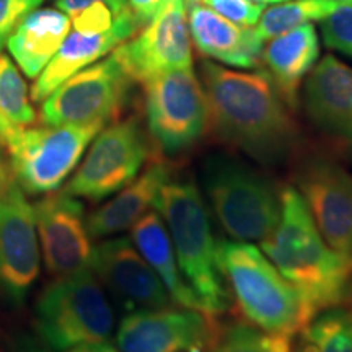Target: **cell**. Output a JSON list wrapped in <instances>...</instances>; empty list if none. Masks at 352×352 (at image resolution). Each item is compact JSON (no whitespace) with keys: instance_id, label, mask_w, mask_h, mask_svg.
<instances>
[{"instance_id":"6da1fadb","label":"cell","mask_w":352,"mask_h":352,"mask_svg":"<svg viewBox=\"0 0 352 352\" xmlns=\"http://www.w3.org/2000/svg\"><path fill=\"white\" fill-rule=\"evenodd\" d=\"M201 77L209 124L222 142L264 165L287 160L297 145V126L266 70L236 72L204 63Z\"/></svg>"},{"instance_id":"7a4b0ae2","label":"cell","mask_w":352,"mask_h":352,"mask_svg":"<svg viewBox=\"0 0 352 352\" xmlns=\"http://www.w3.org/2000/svg\"><path fill=\"white\" fill-rule=\"evenodd\" d=\"M261 250L302 297L311 316L347 297L352 259L324 241L297 188L280 192V217Z\"/></svg>"},{"instance_id":"3957f363","label":"cell","mask_w":352,"mask_h":352,"mask_svg":"<svg viewBox=\"0 0 352 352\" xmlns=\"http://www.w3.org/2000/svg\"><path fill=\"white\" fill-rule=\"evenodd\" d=\"M215 261L241 314L256 328L294 338L315 318L294 285L258 246L220 240L215 243Z\"/></svg>"},{"instance_id":"277c9868","label":"cell","mask_w":352,"mask_h":352,"mask_svg":"<svg viewBox=\"0 0 352 352\" xmlns=\"http://www.w3.org/2000/svg\"><path fill=\"white\" fill-rule=\"evenodd\" d=\"M155 210L170 233L186 284L201 298L208 314H223L230 307V294L215 261L208 208L195 183L170 179L158 195Z\"/></svg>"},{"instance_id":"5b68a950","label":"cell","mask_w":352,"mask_h":352,"mask_svg":"<svg viewBox=\"0 0 352 352\" xmlns=\"http://www.w3.org/2000/svg\"><path fill=\"white\" fill-rule=\"evenodd\" d=\"M202 184L214 214L236 241L266 240L280 217V195L270 178L245 162L214 153L202 165Z\"/></svg>"},{"instance_id":"8992f818","label":"cell","mask_w":352,"mask_h":352,"mask_svg":"<svg viewBox=\"0 0 352 352\" xmlns=\"http://www.w3.org/2000/svg\"><path fill=\"white\" fill-rule=\"evenodd\" d=\"M113 327V308L90 267L57 277L34 305V328L54 351L107 341Z\"/></svg>"},{"instance_id":"52a82bcc","label":"cell","mask_w":352,"mask_h":352,"mask_svg":"<svg viewBox=\"0 0 352 352\" xmlns=\"http://www.w3.org/2000/svg\"><path fill=\"white\" fill-rule=\"evenodd\" d=\"M103 122L21 129L7 144L10 168L30 195H46L63 186Z\"/></svg>"},{"instance_id":"ba28073f","label":"cell","mask_w":352,"mask_h":352,"mask_svg":"<svg viewBox=\"0 0 352 352\" xmlns=\"http://www.w3.org/2000/svg\"><path fill=\"white\" fill-rule=\"evenodd\" d=\"M145 90L148 131L162 152L178 155L204 135L209 107L192 67L162 74L145 83Z\"/></svg>"},{"instance_id":"9c48e42d","label":"cell","mask_w":352,"mask_h":352,"mask_svg":"<svg viewBox=\"0 0 352 352\" xmlns=\"http://www.w3.org/2000/svg\"><path fill=\"white\" fill-rule=\"evenodd\" d=\"M132 78L116 56L78 70L43 100L41 120L46 126L107 122L121 111Z\"/></svg>"},{"instance_id":"30bf717a","label":"cell","mask_w":352,"mask_h":352,"mask_svg":"<svg viewBox=\"0 0 352 352\" xmlns=\"http://www.w3.org/2000/svg\"><path fill=\"white\" fill-rule=\"evenodd\" d=\"M147 157L148 144L138 122H116L98 132L64 191L96 202L107 199L138 178Z\"/></svg>"},{"instance_id":"8fae6325","label":"cell","mask_w":352,"mask_h":352,"mask_svg":"<svg viewBox=\"0 0 352 352\" xmlns=\"http://www.w3.org/2000/svg\"><path fill=\"white\" fill-rule=\"evenodd\" d=\"M39 274V245L33 206L10 176L0 184V287L21 305Z\"/></svg>"},{"instance_id":"7c38bea8","label":"cell","mask_w":352,"mask_h":352,"mask_svg":"<svg viewBox=\"0 0 352 352\" xmlns=\"http://www.w3.org/2000/svg\"><path fill=\"white\" fill-rule=\"evenodd\" d=\"M220 336L212 315L192 308L131 311L118 329L121 352H206Z\"/></svg>"},{"instance_id":"4fadbf2b","label":"cell","mask_w":352,"mask_h":352,"mask_svg":"<svg viewBox=\"0 0 352 352\" xmlns=\"http://www.w3.org/2000/svg\"><path fill=\"white\" fill-rule=\"evenodd\" d=\"M132 80L147 83L170 70L192 67L191 39L183 0L168 6L129 43L113 52Z\"/></svg>"},{"instance_id":"5bb4252c","label":"cell","mask_w":352,"mask_h":352,"mask_svg":"<svg viewBox=\"0 0 352 352\" xmlns=\"http://www.w3.org/2000/svg\"><path fill=\"white\" fill-rule=\"evenodd\" d=\"M90 270L127 311L170 307L168 290L132 240H104L91 250Z\"/></svg>"},{"instance_id":"9a60e30c","label":"cell","mask_w":352,"mask_h":352,"mask_svg":"<svg viewBox=\"0 0 352 352\" xmlns=\"http://www.w3.org/2000/svg\"><path fill=\"white\" fill-rule=\"evenodd\" d=\"M298 192L324 241L352 259V175L340 164L315 158L298 175Z\"/></svg>"},{"instance_id":"2e32d148","label":"cell","mask_w":352,"mask_h":352,"mask_svg":"<svg viewBox=\"0 0 352 352\" xmlns=\"http://www.w3.org/2000/svg\"><path fill=\"white\" fill-rule=\"evenodd\" d=\"M46 267L57 277L90 267L91 246L83 204L60 191L33 206Z\"/></svg>"},{"instance_id":"e0dca14e","label":"cell","mask_w":352,"mask_h":352,"mask_svg":"<svg viewBox=\"0 0 352 352\" xmlns=\"http://www.w3.org/2000/svg\"><path fill=\"white\" fill-rule=\"evenodd\" d=\"M303 100L314 124L352 151V69L327 56L311 69Z\"/></svg>"},{"instance_id":"ac0fdd59","label":"cell","mask_w":352,"mask_h":352,"mask_svg":"<svg viewBox=\"0 0 352 352\" xmlns=\"http://www.w3.org/2000/svg\"><path fill=\"white\" fill-rule=\"evenodd\" d=\"M138 28L139 23L135 15L129 13L114 21L111 28L104 33L83 34L74 30V33L67 34L52 59L39 74L36 82L33 83L32 98L34 101L46 100L60 83L78 70L95 64L100 57L108 54L122 41L131 38L138 32Z\"/></svg>"},{"instance_id":"d6986e66","label":"cell","mask_w":352,"mask_h":352,"mask_svg":"<svg viewBox=\"0 0 352 352\" xmlns=\"http://www.w3.org/2000/svg\"><path fill=\"white\" fill-rule=\"evenodd\" d=\"M189 33L204 56L241 69L259 67L263 41L253 26H239L204 3L188 6Z\"/></svg>"},{"instance_id":"ffe728a7","label":"cell","mask_w":352,"mask_h":352,"mask_svg":"<svg viewBox=\"0 0 352 352\" xmlns=\"http://www.w3.org/2000/svg\"><path fill=\"white\" fill-rule=\"evenodd\" d=\"M171 179V170L162 162L152 164L120 191L114 199L87 219L91 239H101L132 228L145 214L155 209L158 195Z\"/></svg>"},{"instance_id":"44dd1931","label":"cell","mask_w":352,"mask_h":352,"mask_svg":"<svg viewBox=\"0 0 352 352\" xmlns=\"http://www.w3.org/2000/svg\"><path fill=\"white\" fill-rule=\"evenodd\" d=\"M318 54V36L311 23L300 25L279 34L267 44L266 50H263L266 72L276 83L289 108H297L298 88L303 77L315 67Z\"/></svg>"},{"instance_id":"7402d4cb","label":"cell","mask_w":352,"mask_h":352,"mask_svg":"<svg viewBox=\"0 0 352 352\" xmlns=\"http://www.w3.org/2000/svg\"><path fill=\"white\" fill-rule=\"evenodd\" d=\"M131 240L145 261L151 264L152 270L160 277L165 289L168 290L171 300H175L176 305L206 311L204 303L192 292L179 271L170 233L166 230L164 219L157 210L147 212L132 227Z\"/></svg>"},{"instance_id":"603a6c76","label":"cell","mask_w":352,"mask_h":352,"mask_svg":"<svg viewBox=\"0 0 352 352\" xmlns=\"http://www.w3.org/2000/svg\"><path fill=\"white\" fill-rule=\"evenodd\" d=\"M70 32V19L63 10H33L16 26L7 46L30 78L38 77Z\"/></svg>"},{"instance_id":"cb8c5ba5","label":"cell","mask_w":352,"mask_h":352,"mask_svg":"<svg viewBox=\"0 0 352 352\" xmlns=\"http://www.w3.org/2000/svg\"><path fill=\"white\" fill-rule=\"evenodd\" d=\"M34 118L25 80L16 65L0 52V145L7 147L13 135L32 124Z\"/></svg>"},{"instance_id":"d4e9b609","label":"cell","mask_w":352,"mask_h":352,"mask_svg":"<svg viewBox=\"0 0 352 352\" xmlns=\"http://www.w3.org/2000/svg\"><path fill=\"white\" fill-rule=\"evenodd\" d=\"M338 6V0H292L280 2L263 12L259 23L254 25V33L261 41H267L284 34L297 26L321 21Z\"/></svg>"},{"instance_id":"484cf974","label":"cell","mask_w":352,"mask_h":352,"mask_svg":"<svg viewBox=\"0 0 352 352\" xmlns=\"http://www.w3.org/2000/svg\"><path fill=\"white\" fill-rule=\"evenodd\" d=\"M294 352H352V315L340 308L320 311L300 331Z\"/></svg>"},{"instance_id":"4316f807","label":"cell","mask_w":352,"mask_h":352,"mask_svg":"<svg viewBox=\"0 0 352 352\" xmlns=\"http://www.w3.org/2000/svg\"><path fill=\"white\" fill-rule=\"evenodd\" d=\"M209 352H294L292 336L235 324L220 333Z\"/></svg>"},{"instance_id":"83f0119b","label":"cell","mask_w":352,"mask_h":352,"mask_svg":"<svg viewBox=\"0 0 352 352\" xmlns=\"http://www.w3.org/2000/svg\"><path fill=\"white\" fill-rule=\"evenodd\" d=\"M324 44L352 57V0H338V6L321 20Z\"/></svg>"},{"instance_id":"f1b7e54d","label":"cell","mask_w":352,"mask_h":352,"mask_svg":"<svg viewBox=\"0 0 352 352\" xmlns=\"http://www.w3.org/2000/svg\"><path fill=\"white\" fill-rule=\"evenodd\" d=\"M202 3L240 26H254L264 12V3L252 0H202Z\"/></svg>"},{"instance_id":"f546056e","label":"cell","mask_w":352,"mask_h":352,"mask_svg":"<svg viewBox=\"0 0 352 352\" xmlns=\"http://www.w3.org/2000/svg\"><path fill=\"white\" fill-rule=\"evenodd\" d=\"M114 21V13L104 2H94L72 16L74 30L83 34H100L108 32Z\"/></svg>"},{"instance_id":"4dcf8cb0","label":"cell","mask_w":352,"mask_h":352,"mask_svg":"<svg viewBox=\"0 0 352 352\" xmlns=\"http://www.w3.org/2000/svg\"><path fill=\"white\" fill-rule=\"evenodd\" d=\"M43 0H0V52L26 15Z\"/></svg>"},{"instance_id":"1f68e13d","label":"cell","mask_w":352,"mask_h":352,"mask_svg":"<svg viewBox=\"0 0 352 352\" xmlns=\"http://www.w3.org/2000/svg\"><path fill=\"white\" fill-rule=\"evenodd\" d=\"M94 2H104L107 6L111 8L114 13V19H121V16L129 15L132 13L129 3L127 0H57V7L60 8L64 13H67L69 16H74L83 8L90 6Z\"/></svg>"},{"instance_id":"d6a6232c","label":"cell","mask_w":352,"mask_h":352,"mask_svg":"<svg viewBox=\"0 0 352 352\" xmlns=\"http://www.w3.org/2000/svg\"><path fill=\"white\" fill-rule=\"evenodd\" d=\"M170 0H127L132 13L135 15L139 26H147L164 8Z\"/></svg>"},{"instance_id":"836d02e7","label":"cell","mask_w":352,"mask_h":352,"mask_svg":"<svg viewBox=\"0 0 352 352\" xmlns=\"http://www.w3.org/2000/svg\"><path fill=\"white\" fill-rule=\"evenodd\" d=\"M8 352H51L46 347L39 346L38 342H34L32 338H20L10 346Z\"/></svg>"},{"instance_id":"e575fe53","label":"cell","mask_w":352,"mask_h":352,"mask_svg":"<svg viewBox=\"0 0 352 352\" xmlns=\"http://www.w3.org/2000/svg\"><path fill=\"white\" fill-rule=\"evenodd\" d=\"M67 352H121V351H118L116 347L108 344L107 341H100V342H88V344L72 347V349H69Z\"/></svg>"},{"instance_id":"d590c367","label":"cell","mask_w":352,"mask_h":352,"mask_svg":"<svg viewBox=\"0 0 352 352\" xmlns=\"http://www.w3.org/2000/svg\"><path fill=\"white\" fill-rule=\"evenodd\" d=\"M13 173H12V168H10V164H7L6 158H3L2 152H0V184L6 182L7 178H10Z\"/></svg>"},{"instance_id":"8d00e7d4","label":"cell","mask_w":352,"mask_h":352,"mask_svg":"<svg viewBox=\"0 0 352 352\" xmlns=\"http://www.w3.org/2000/svg\"><path fill=\"white\" fill-rule=\"evenodd\" d=\"M258 3H280L285 2V0H256Z\"/></svg>"},{"instance_id":"74e56055","label":"cell","mask_w":352,"mask_h":352,"mask_svg":"<svg viewBox=\"0 0 352 352\" xmlns=\"http://www.w3.org/2000/svg\"><path fill=\"white\" fill-rule=\"evenodd\" d=\"M183 3L184 7H188V6H192V3H202V0H183Z\"/></svg>"}]
</instances>
